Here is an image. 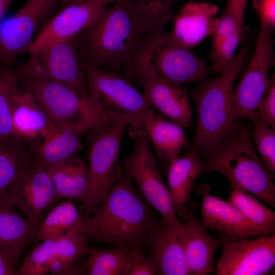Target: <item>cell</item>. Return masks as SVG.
Masks as SVG:
<instances>
[{"label": "cell", "mask_w": 275, "mask_h": 275, "mask_svg": "<svg viewBox=\"0 0 275 275\" xmlns=\"http://www.w3.org/2000/svg\"><path fill=\"white\" fill-rule=\"evenodd\" d=\"M100 206L90 216L89 236L114 246L142 251L156 223L151 206L135 188L123 168Z\"/></svg>", "instance_id": "1"}, {"label": "cell", "mask_w": 275, "mask_h": 275, "mask_svg": "<svg viewBox=\"0 0 275 275\" xmlns=\"http://www.w3.org/2000/svg\"><path fill=\"white\" fill-rule=\"evenodd\" d=\"M251 128L237 119L221 138L200 148L203 173L218 172L232 188L251 193L274 208L275 185L256 153Z\"/></svg>", "instance_id": "2"}, {"label": "cell", "mask_w": 275, "mask_h": 275, "mask_svg": "<svg viewBox=\"0 0 275 275\" xmlns=\"http://www.w3.org/2000/svg\"><path fill=\"white\" fill-rule=\"evenodd\" d=\"M146 34L137 28L130 0H118L76 36L82 62L126 78Z\"/></svg>", "instance_id": "3"}, {"label": "cell", "mask_w": 275, "mask_h": 275, "mask_svg": "<svg viewBox=\"0 0 275 275\" xmlns=\"http://www.w3.org/2000/svg\"><path fill=\"white\" fill-rule=\"evenodd\" d=\"M144 78L179 85L201 83L208 79L207 70L204 62L171 33L153 31L145 35L126 77L130 81Z\"/></svg>", "instance_id": "4"}, {"label": "cell", "mask_w": 275, "mask_h": 275, "mask_svg": "<svg viewBox=\"0 0 275 275\" xmlns=\"http://www.w3.org/2000/svg\"><path fill=\"white\" fill-rule=\"evenodd\" d=\"M248 51L246 46L242 47L219 75L200 83L193 91L197 117L191 146L199 149L221 138L229 129L234 82Z\"/></svg>", "instance_id": "5"}, {"label": "cell", "mask_w": 275, "mask_h": 275, "mask_svg": "<svg viewBox=\"0 0 275 275\" xmlns=\"http://www.w3.org/2000/svg\"><path fill=\"white\" fill-rule=\"evenodd\" d=\"M19 88L31 93L58 125L84 133L112 123L88 94L57 82L21 77Z\"/></svg>", "instance_id": "6"}, {"label": "cell", "mask_w": 275, "mask_h": 275, "mask_svg": "<svg viewBox=\"0 0 275 275\" xmlns=\"http://www.w3.org/2000/svg\"><path fill=\"white\" fill-rule=\"evenodd\" d=\"M88 93L112 123L143 128L153 108L130 80L112 71L82 62Z\"/></svg>", "instance_id": "7"}, {"label": "cell", "mask_w": 275, "mask_h": 275, "mask_svg": "<svg viewBox=\"0 0 275 275\" xmlns=\"http://www.w3.org/2000/svg\"><path fill=\"white\" fill-rule=\"evenodd\" d=\"M126 126L121 123H108L83 133L87 145L89 177L81 202L87 215L103 200L121 174L123 167L120 163L119 154Z\"/></svg>", "instance_id": "8"}, {"label": "cell", "mask_w": 275, "mask_h": 275, "mask_svg": "<svg viewBox=\"0 0 275 275\" xmlns=\"http://www.w3.org/2000/svg\"><path fill=\"white\" fill-rule=\"evenodd\" d=\"M128 133L134 144L130 154L122 158L124 170L135 182L143 197L160 214L164 223L171 229L182 231V223L176 216L145 130L130 127Z\"/></svg>", "instance_id": "9"}, {"label": "cell", "mask_w": 275, "mask_h": 275, "mask_svg": "<svg viewBox=\"0 0 275 275\" xmlns=\"http://www.w3.org/2000/svg\"><path fill=\"white\" fill-rule=\"evenodd\" d=\"M17 72L21 77L57 82L89 94L76 37L30 53L28 61Z\"/></svg>", "instance_id": "10"}, {"label": "cell", "mask_w": 275, "mask_h": 275, "mask_svg": "<svg viewBox=\"0 0 275 275\" xmlns=\"http://www.w3.org/2000/svg\"><path fill=\"white\" fill-rule=\"evenodd\" d=\"M261 25L253 58L241 80L233 90L230 121L247 118L259 102L270 81L269 72L274 60L273 39L268 22Z\"/></svg>", "instance_id": "11"}, {"label": "cell", "mask_w": 275, "mask_h": 275, "mask_svg": "<svg viewBox=\"0 0 275 275\" xmlns=\"http://www.w3.org/2000/svg\"><path fill=\"white\" fill-rule=\"evenodd\" d=\"M223 251L216 275H266L275 265V233L250 240L219 237Z\"/></svg>", "instance_id": "12"}, {"label": "cell", "mask_w": 275, "mask_h": 275, "mask_svg": "<svg viewBox=\"0 0 275 275\" xmlns=\"http://www.w3.org/2000/svg\"><path fill=\"white\" fill-rule=\"evenodd\" d=\"M59 0H28L13 15L0 23V66L10 68L28 51L39 25Z\"/></svg>", "instance_id": "13"}, {"label": "cell", "mask_w": 275, "mask_h": 275, "mask_svg": "<svg viewBox=\"0 0 275 275\" xmlns=\"http://www.w3.org/2000/svg\"><path fill=\"white\" fill-rule=\"evenodd\" d=\"M7 202L38 227L60 201L47 169L32 167L5 189Z\"/></svg>", "instance_id": "14"}, {"label": "cell", "mask_w": 275, "mask_h": 275, "mask_svg": "<svg viewBox=\"0 0 275 275\" xmlns=\"http://www.w3.org/2000/svg\"><path fill=\"white\" fill-rule=\"evenodd\" d=\"M117 1L86 0L65 4L34 38L29 53L76 37L100 15L109 3Z\"/></svg>", "instance_id": "15"}, {"label": "cell", "mask_w": 275, "mask_h": 275, "mask_svg": "<svg viewBox=\"0 0 275 275\" xmlns=\"http://www.w3.org/2000/svg\"><path fill=\"white\" fill-rule=\"evenodd\" d=\"M196 191L202 199L201 222L206 228L232 240L263 236L232 204L211 195L208 184L197 186Z\"/></svg>", "instance_id": "16"}, {"label": "cell", "mask_w": 275, "mask_h": 275, "mask_svg": "<svg viewBox=\"0 0 275 275\" xmlns=\"http://www.w3.org/2000/svg\"><path fill=\"white\" fill-rule=\"evenodd\" d=\"M190 204L182 223L183 243L189 275L213 273L214 255L222 246L219 237L210 234Z\"/></svg>", "instance_id": "17"}, {"label": "cell", "mask_w": 275, "mask_h": 275, "mask_svg": "<svg viewBox=\"0 0 275 275\" xmlns=\"http://www.w3.org/2000/svg\"><path fill=\"white\" fill-rule=\"evenodd\" d=\"M183 232L155 223L148 235L147 257L158 275H189Z\"/></svg>", "instance_id": "18"}, {"label": "cell", "mask_w": 275, "mask_h": 275, "mask_svg": "<svg viewBox=\"0 0 275 275\" xmlns=\"http://www.w3.org/2000/svg\"><path fill=\"white\" fill-rule=\"evenodd\" d=\"M148 104L181 127H193V110L180 85L156 78L138 79Z\"/></svg>", "instance_id": "19"}, {"label": "cell", "mask_w": 275, "mask_h": 275, "mask_svg": "<svg viewBox=\"0 0 275 275\" xmlns=\"http://www.w3.org/2000/svg\"><path fill=\"white\" fill-rule=\"evenodd\" d=\"M218 10L210 3L187 2L174 18L173 37L188 48L197 46L216 30L219 19L214 17Z\"/></svg>", "instance_id": "20"}, {"label": "cell", "mask_w": 275, "mask_h": 275, "mask_svg": "<svg viewBox=\"0 0 275 275\" xmlns=\"http://www.w3.org/2000/svg\"><path fill=\"white\" fill-rule=\"evenodd\" d=\"M13 136L33 146L57 125L30 92L19 88L12 110Z\"/></svg>", "instance_id": "21"}, {"label": "cell", "mask_w": 275, "mask_h": 275, "mask_svg": "<svg viewBox=\"0 0 275 275\" xmlns=\"http://www.w3.org/2000/svg\"><path fill=\"white\" fill-rule=\"evenodd\" d=\"M185 156L172 161L168 172V191L176 213L183 220L188 207L186 204L197 177L203 173L204 163L199 149L190 146Z\"/></svg>", "instance_id": "22"}, {"label": "cell", "mask_w": 275, "mask_h": 275, "mask_svg": "<svg viewBox=\"0 0 275 275\" xmlns=\"http://www.w3.org/2000/svg\"><path fill=\"white\" fill-rule=\"evenodd\" d=\"M37 229L7 202L5 190H0V250L9 254L18 264L24 248L34 243Z\"/></svg>", "instance_id": "23"}, {"label": "cell", "mask_w": 275, "mask_h": 275, "mask_svg": "<svg viewBox=\"0 0 275 275\" xmlns=\"http://www.w3.org/2000/svg\"><path fill=\"white\" fill-rule=\"evenodd\" d=\"M144 127L156 157L169 166L177 158L181 149L189 141L181 126L165 120L161 114L152 110L144 118Z\"/></svg>", "instance_id": "24"}, {"label": "cell", "mask_w": 275, "mask_h": 275, "mask_svg": "<svg viewBox=\"0 0 275 275\" xmlns=\"http://www.w3.org/2000/svg\"><path fill=\"white\" fill-rule=\"evenodd\" d=\"M83 133L59 125L51 129L34 146L33 167L47 169L51 166L82 150Z\"/></svg>", "instance_id": "25"}, {"label": "cell", "mask_w": 275, "mask_h": 275, "mask_svg": "<svg viewBox=\"0 0 275 275\" xmlns=\"http://www.w3.org/2000/svg\"><path fill=\"white\" fill-rule=\"evenodd\" d=\"M90 216H81L70 199L55 204L38 227L34 244L70 232L91 233Z\"/></svg>", "instance_id": "26"}, {"label": "cell", "mask_w": 275, "mask_h": 275, "mask_svg": "<svg viewBox=\"0 0 275 275\" xmlns=\"http://www.w3.org/2000/svg\"><path fill=\"white\" fill-rule=\"evenodd\" d=\"M48 173L58 195L81 201L88 185L89 170L85 160L78 154L72 155L49 167Z\"/></svg>", "instance_id": "27"}, {"label": "cell", "mask_w": 275, "mask_h": 275, "mask_svg": "<svg viewBox=\"0 0 275 275\" xmlns=\"http://www.w3.org/2000/svg\"><path fill=\"white\" fill-rule=\"evenodd\" d=\"M34 150L32 145L19 139H0V190L32 168Z\"/></svg>", "instance_id": "28"}, {"label": "cell", "mask_w": 275, "mask_h": 275, "mask_svg": "<svg viewBox=\"0 0 275 275\" xmlns=\"http://www.w3.org/2000/svg\"><path fill=\"white\" fill-rule=\"evenodd\" d=\"M176 0H130V10L139 30L143 34L164 30L173 18L172 7Z\"/></svg>", "instance_id": "29"}, {"label": "cell", "mask_w": 275, "mask_h": 275, "mask_svg": "<svg viewBox=\"0 0 275 275\" xmlns=\"http://www.w3.org/2000/svg\"><path fill=\"white\" fill-rule=\"evenodd\" d=\"M133 251L118 246L92 248L86 263V274L127 275Z\"/></svg>", "instance_id": "30"}, {"label": "cell", "mask_w": 275, "mask_h": 275, "mask_svg": "<svg viewBox=\"0 0 275 275\" xmlns=\"http://www.w3.org/2000/svg\"><path fill=\"white\" fill-rule=\"evenodd\" d=\"M228 202L261 233L263 236L275 232V213L249 193L233 188Z\"/></svg>", "instance_id": "31"}, {"label": "cell", "mask_w": 275, "mask_h": 275, "mask_svg": "<svg viewBox=\"0 0 275 275\" xmlns=\"http://www.w3.org/2000/svg\"><path fill=\"white\" fill-rule=\"evenodd\" d=\"M20 79V75L17 71L0 66V139L14 138L12 110Z\"/></svg>", "instance_id": "32"}, {"label": "cell", "mask_w": 275, "mask_h": 275, "mask_svg": "<svg viewBox=\"0 0 275 275\" xmlns=\"http://www.w3.org/2000/svg\"><path fill=\"white\" fill-rule=\"evenodd\" d=\"M58 251L54 238L43 241L25 258L16 269L14 275H46L50 273L53 260Z\"/></svg>", "instance_id": "33"}, {"label": "cell", "mask_w": 275, "mask_h": 275, "mask_svg": "<svg viewBox=\"0 0 275 275\" xmlns=\"http://www.w3.org/2000/svg\"><path fill=\"white\" fill-rule=\"evenodd\" d=\"M251 134L262 162L273 180L275 179V130L269 125L254 122Z\"/></svg>", "instance_id": "34"}, {"label": "cell", "mask_w": 275, "mask_h": 275, "mask_svg": "<svg viewBox=\"0 0 275 275\" xmlns=\"http://www.w3.org/2000/svg\"><path fill=\"white\" fill-rule=\"evenodd\" d=\"M57 243V257L66 263H76L84 256L88 255L92 248L81 232H70L54 238Z\"/></svg>", "instance_id": "35"}, {"label": "cell", "mask_w": 275, "mask_h": 275, "mask_svg": "<svg viewBox=\"0 0 275 275\" xmlns=\"http://www.w3.org/2000/svg\"><path fill=\"white\" fill-rule=\"evenodd\" d=\"M241 39V35L237 33L212 45L211 57L213 64L212 71L214 74H220L232 63L236 56L235 51Z\"/></svg>", "instance_id": "36"}, {"label": "cell", "mask_w": 275, "mask_h": 275, "mask_svg": "<svg viewBox=\"0 0 275 275\" xmlns=\"http://www.w3.org/2000/svg\"><path fill=\"white\" fill-rule=\"evenodd\" d=\"M247 118L251 122L264 123L275 127V77L270 79L269 85L254 111Z\"/></svg>", "instance_id": "37"}, {"label": "cell", "mask_w": 275, "mask_h": 275, "mask_svg": "<svg viewBox=\"0 0 275 275\" xmlns=\"http://www.w3.org/2000/svg\"><path fill=\"white\" fill-rule=\"evenodd\" d=\"M239 33L243 38L241 32L235 17L226 11L219 19L216 30L212 34V45H216L235 33Z\"/></svg>", "instance_id": "38"}, {"label": "cell", "mask_w": 275, "mask_h": 275, "mask_svg": "<svg viewBox=\"0 0 275 275\" xmlns=\"http://www.w3.org/2000/svg\"><path fill=\"white\" fill-rule=\"evenodd\" d=\"M154 266L142 251L133 250L127 275H156Z\"/></svg>", "instance_id": "39"}, {"label": "cell", "mask_w": 275, "mask_h": 275, "mask_svg": "<svg viewBox=\"0 0 275 275\" xmlns=\"http://www.w3.org/2000/svg\"><path fill=\"white\" fill-rule=\"evenodd\" d=\"M252 6L258 12L260 18L266 20L271 28L275 26V0H252Z\"/></svg>", "instance_id": "40"}, {"label": "cell", "mask_w": 275, "mask_h": 275, "mask_svg": "<svg viewBox=\"0 0 275 275\" xmlns=\"http://www.w3.org/2000/svg\"><path fill=\"white\" fill-rule=\"evenodd\" d=\"M51 274H86L85 269L76 263H66L61 261L57 256L53 260L51 265Z\"/></svg>", "instance_id": "41"}, {"label": "cell", "mask_w": 275, "mask_h": 275, "mask_svg": "<svg viewBox=\"0 0 275 275\" xmlns=\"http://www.w3.org/2000/svg\"><path fill=\"white\" fill-rule=\"evenodd\" d=\"M247 0H228L226 11L231 13L235 18L239 27L244 34V18Z\"/></svg>", "instance_id": "42"}, {"label": "cell", "mask_w": 275, "mask_h": 275, "mask_svg": "<svg viewBox=\"0 0 275 275\" xmlns=\"http://www.w3.org/2000/svg\"><path fill=\"white\" fill-rule=\"evenodd\" d=\"M17 265L9 254L0 250V275H14Z\"/></svg>", "instance_id": "43"}, {"label": "cell", "mask_w": 275, "mask_h": 275, "mask_svg": "<svg viewBox=\"0 0 275 275\" xmlns=\"http://www.w3.org/2000/svg\"><path fill=\"white\" fill-rule=\"evenodd\" d=\"M14 0H0V23Z\"/></svg>", "instance_id": "44"}, {"label": "cell", "mask_w": 275, "mask_h": 275, "mask_svg": "<svg viewBox=\"0 0 275 275\" xmlns=\"http://www.w3.org/2000/svg\"><path fill=\"white\" fill-rule=\"evenodd\" d=\"M63 1L64 2V4H66V3H71V2H82L86 0H63Z\"/></svg>", "instance_id": "45"}]
</instances>
